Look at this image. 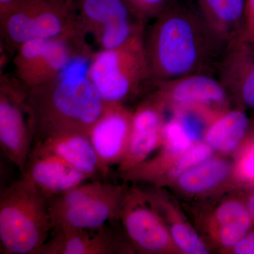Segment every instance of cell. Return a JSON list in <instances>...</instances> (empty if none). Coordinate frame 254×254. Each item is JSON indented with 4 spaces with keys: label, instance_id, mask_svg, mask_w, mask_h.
<instances>
[{
    "label": "cell",
    "instance_id": "6",
    "mask_svg": "<svg viewBox=\"0 0 254 254\" xmlns=\"http://www.w3.org/2000/svg\"><path fill=\"white\" fill-rule=\"evenodd\" d=\"M127 188L88 181L49 199L53 229H97L116 220Z\"/></svg>",
    "mask_w": 254,
    "mask_h": 254
},
{
    "label": "cell",
    "instance_id": "17",
    "mask_svg": "<svg viewBox=\"0 0 254 254\" xmlns=\"http://www.w3.org/2000/svg\"><path fill=\"white\" fill-rule=\"evenodd\" d=\"M203 21L226 45L240 37L247 0H190Z\"/></svg>",
    "mask_w": 254,
    "mask_h": 254
},
{
    "label": "cell",
    "instance_id": "2",
    "mask_svg": "<svg viewBox=\"0 0 254 254\" xmlns=\"http://www.w3.org/2000/svg\"><path fill=\"white\" fill-rule=\"evenodd\" d=\"M24 103L33 146L60 133L88 134L105 108L88 76L61 73L51 81L26 89Z\"/></svg>",
    "mask_w": 254,
    "mask_h": 254
},
{
    "label": "cell",
    "instance_id": "24",
    "mask_svg": "<svg viewBox=\"0 0 254 254\" xmlns=\"http://www.w3.org/2000/svg\"><path fill=\"white\" fill-rule=\"evenodd\" d=\"M213 148L208 143L198 142L185 153L180 155L173 168L170 170V175L179 177L187 170L194 168L211 158Z\"/></svg>",
    "mask_w": 254,
    "mask_h": 254
},
{
    "label": "cell",
    "instance_id": "12",
    "mask_svg": "<svg viewBox=\"0 0 254 254\" xmlns=\"http://www.w3.org/2000/svg\"><path fill=\"white\" fill-rule=\"evenodd\" d=\"M113 221L97 229L54 228L37 254H115L128 250Z\"/></svg>",
    "mask_w": 254,
    "mask_h": 254
},
{
    "label": "cell",
    "instance_id": "13",
    "mask_svg": "<svg viewBox=\"0 0 254 254\" xmlns=\"http://www.w3.org/2000/svg\"><path fill=\"white\" fill-rule=\"evenodd\" d=\"M217 76L238 108L254 110V44L239 37L228 43Z\"/></svg>",
    "mask_w": 254,
    "mask_h": 254
},
{
    "label": "cell",
    "instance_id": "26",
    "mask_svg": "<svg viewBox=\"0 0 254 254\" xmlns=\"http://www.w3.org/2000/svg\"><path fill=\"white\" fill-rule=\"evenodd\" d=\"M236 176L241 182L254 186V138L242 150L235 168Z\"/></svg>",
    "mask_w": 254,
    "mask_h": 254
},
{
    "label": "cell",
    "instance_id": "20",
    "mask_svg": "<svg viewBox=\"0 0 254 254\" xmlns=\"http://www.w3.org/2000/svg\"><path fill=\"white\" fill-rule=\"evenodd\" d=\"M215 218L219 241L227 248H233L252 230L254 222L248 205L239 200L222 203L217 209Z\"/></svg>",
    "mask_w": 254,
    "mask_h": 254
},
{
    "label": "cell",
    "instance_id": "4",
    "mask_svg": "<svg viewBox=\"0 0 254 254\" xmlns=\"http://www.w3.org/2000/svg\"><path fill=\"white\" fill-rule=\"evenodd\" d=\"M88 76L105 105H125L148 86H156L143 38L118 49L93 53Z\"/></svg>",
    "mask_w": 254,
    "mask_h": 254
},
{
    "label": "cell",
    "instance_id": "15",
    "mask_svg": "<svg viewBox=\"0 0 254 254\" xmlns=\"http://www.w3.org/2000/svg\"><path fill=\"white\" fill-rule=\"evenodd\" d=\"M21 175L48 199L91 181L63 159L38 145H33Z\"/></svg>",
    "mask_w": 254,
    "mask_h": 254
},
{
    "label": "cell",
    "instance_id": "5",
    "mask_svg": "<svg viewBox=\"0 0 254 254\" xmlns=\"http://www.w3.org/2000/svg\"><path fill=\"white\" fill-rule=\"evenodd\" d=\"M1 30L6 47L14 53L33 40L84 36L67 0H20L1 15Z\"/></svg>",
    "mask_w": 254,
    "mask_h": 254
},
{
    "label": "cell",
    "instance_id": "29",
    "mask_svg": "<svg viewBox=\"0 0 254 254\" xmlns=\"http://www.w3.org/2000/svg\"><path fill=\"white\" fill-rule=\"evenodd\" d=\"M20 0H0V13L4 14L6 11L19 2Z\"/></svg>",
    "mask_w": 254,
    "mask_h": 254
},
{
    "label": "cell",
    "instance_id": "7",
    "mask_svg": "<svg viewBox=\"0 0 254 254\" xmlns=\"http://www.w3.org/2000/svg\"><path fill=\"white\" fill-rule=\"evenodd\" d=\"M84 36L36 39L21 45L14 53L18 81L26 89L51 81L71 58L84 48Z\"/></svg>",
    "mask_w": 254,
    "mask_h": 254
},
{
    "label": "cell",
    "instance_id": "8",
    "mask_svg": "<svg viewBox=\"0 0 254 254\" xmlns=\"http://www.w3.org/2000/svg\"><path fill=\"white\" fill-rule=\"evenodd\" d=\"M153 206L144 193L127 189L117 219L133 247L144 253H165L173 239Z\"/></svg>",
    "mask_w": 254,
    "mask_h": 254
},
{
    "label": "cell",
    "instance_id": "22",
    "mask_svg": "<svg viewBox=\"0 0 254 254\" xmlns=\"http://www.w3.org/2000/svg\"><path fill=\"white\" fill-rule=\"evenodd\" d=\"M163 143L165 144L166 156L173 155L180 156L193 145V142L175 117L164 125Z\"/></svg>",
    "mask_w": 254,
    "mask_h": 254
},
{
    "label": "cell",
    "instance_id": "9",
    "mask_svg": "<svg viewBox=\"0 0 254 254\" xmlns=\"http://www.w3.org/2000/svg\"><path fill=\"white\" fill-rule=\"evenodd\" d=\"M26 88L21 83L1 81L0 89V145L1 150L21 174L33 148L26 108Z\"/></svg>",
    "mask_w": 254,
    "mask_h": 254
},
{
    "label": "cell",
    "instance_id": "14",
    "mask_svg": "<svg viewBox=\"0 0 254 254\" xmlns=\"http://www.w3.org/2000/svg\"><path fill=\"white\" fill-rule=\"evenodd\" d=\"M132 115L125 105H105L99 118L88 132L100 163L107 170L120 165L126 154Z\"/></svg>",
    "mask_w": 254,
    "mask_h": 254
},
{
    "label": "cell",
    "instance_id": "30",
    "mask_svg": "<svg viewBox=\"0 0 254 254\" xmlns=\"http://www.w3.org/2000/svg\"><path fill=\"white\" fill-rule=\"evenodd\" d=\"M247 205H248L251 213H252L254 218V192L249 197L248 200H247Z\"/></svg>",
    "mask_w": 254,
    "mask_h": 254
},
{
    "label": "cell",
    "instance_id": "11",
    "mask_svg": "<svg viewBox=\"0 0 254 254\" xmlns=\"http://www.w3.org/2000/svg\"><path fill=\"white\" fill-rule=\"evenodd\" d=\"M166 107L213 112L228 109L230 98L216 74L198 73L156 85Z\"/></svg>",
    "mask_w": 254,
    "mask_h": 254
},
{
    "label": "cell",
    "instance_id": "21",
    "mask_svg": "<svg viewBox=\"0 0 254 254\" xmlns=\"http://www.w3.org/2000/svg\"><path fill=\"white\" fill-rule=\"evenodd\" d=\"M230 165L220 158L208 159L178 177V185L184 191L200 193L221 183L230 173Z\"/></svg>",
    "mask_w": 254,
    "mask_h": 254
},
{
    "label": "cell",
    "instance_id": "23",
    "mask_svg": "<svg viewBox=\"0 0 254 254\" xmlns=\"http://www.w3.org/2000/svg\"><path fill=\"white\" fill-rule=\"evenodd\" d=\"M170 233L180 250L189 254H206L208 250L204 242L190 225L182 222L172 225Z\"/></svg>",
    "mask_w": 254,
    "mask_h": 254
},
{
    "label": "cell",
    "instance_id": "19",
    "mask_svg": "<svg viewBox=\"0 0 254 254\" xmlns=\"http://www.w3.org/2000/svg\"><path fill=\"white\" fill-rule=\"evenodd\" d=\"M250 121L245 109H227L218 114L209 124L205 143L213 150L230 153L236 149L247 135Z\"/></svg>",
    "mask_w": 254,
    "mask_h": 254
},
{
    "label": "cell",
    "instance_id": "18",
    "mask_svg": "<svg viewBox=\"0 0 254 254\" xmlns=\"http://www.w3.org/2000/svg\"><path fill=\"white\" fill-rule=\"evenodd\" d=\"M72 5L76 22L84 35L92 33L95 37L113 23L142 19L127 0H78L77 4Z\"/></svg>",
    "mask_w": 254,
    "mask_h": 254
},
{
    "label": "cell",
    "instance_id": "3",
    "mask_svg": "<svg viewBox=\"0 0 254 254\" xmlns=\"http://www.w3.org/2000/svg\"><path fill=\"white\" fill-rule=\"evenodd\" d=\"M53 230L49 199L21 175L0 196V249L37 254Z\"/></svg>",
    "mask_w": 254,
    "mask_h": 254
},
{
    "label": "cell",
    "instance_id": "27",
    "mask_svg": "<svg viewBox=\"0 0 254 254\" xmlns=\"http://www.w3.org/2000/svg\"><path fill=\"white\" fill-rule=\"evenodd\" d=\"M240 38L254 44V0H247Z\"/></svg>",
    "mask_w": 254,
    "mask_h": 254
},
{
    "label": "cell",
    "instance_id": "1",
    "mask_svg": "<svg viewBox=\"0 0 254 254\" xmlns=\"http://www.w3.org/2000/svg\"><path fill=\"white\" fill-rule=\"evenodd\" d=\"M143 43L155 85L198 73L217 75L227 45L190 0H177L145 29Z\"/></svg>",
    "mask_w": 254,
    "mask_h": 254
},
{
    "label": "cell",
    "instance_id": "16",
    "mask_svg": "<svg viewBox=\"0 0 254 254\" xmlns=\"http://www.w3.org/2000/svg\"><path fill=\"white\" fill-rule=\"evenodd\" d=\"M35 145L63 159L92 181H103L109 174V170L100 163L88 133H60Z\"/></svg>",
    "mask_w": 254,
    "mask_h": 254
},
{
    "label": "cell",
    "instance_id": "25",
    "mask_svg": "<svg viewBox=\"0 0 254 254\" xmlns=\"http://www.w3.org/2000/svg\"><path fill=\"white\" fill-rule=\"evenodd\" d=\"M138 16L145 22L154 20L177 0H127Z\"/></svg>",
    "mask_w": 254,
    "mask_h": 254
},
{
    "label": "cell",
    "instance_id": "28",
    "mask_svg": "<svg viewBox=\"0 0 254 254\" xmlns=\"http://www.w3.org/2000/svg\"><path fill=\"white\" fill-rule=\"evenodd\" d=\"M232 249L236 254H254V229H252Z\"/></svg>",
    "mask_w": 254,
    "mask_h": 254
},
{
    "label": "cell",
    "instance_id": "10",
    "mask_svg": "<svg viewBox=\"0 0 254 254\" xmlns=\"http://www.w3.org/2000/svg\"><path fill=\"white\" fill-rule=\"evenodd\" d=\"M165 108V102L155 87L153 93L133 112L126 154L118 165L120 173H126L143 163L160 143H163Z\"/></svg>",
    "mask_w": 254,
    "mask_h": 254
}]
</instances>
